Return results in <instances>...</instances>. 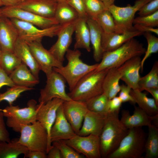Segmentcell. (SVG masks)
<instances>
[{"mask_svg": "<svg viewBox=\"0 0 158 158\" xmlns=\"http://www.w3.org/2000/svg\"><path fill=\"white\" fill-rule=\"evenodd\" d=\"M81 52L78 49H69L66 54L67 64L60 68L54 67L53 70L60 74L67 83L70 91L74 87L79 81L90 72L95 69L98 63L89 65L80 59Z\"/></svg>", "mask_w": 158, "mask_h": 158, "instance_id": "cell-3", "label": "cell"}, {"mask_svg": "<svg viewBox=\"0 0 158 158\" xmlns=\"http://www.w3.org/2000/svg\"><path fill=\"white\" fill-rule=\"evenodd\" d=\"M130 94L138 107L148 115L154 116L158 114V105L153 98L148 97L146 93L138 89H131Z\"/></svg>", "mask_w": 158, "mask_h": 158, "instance_id": "cell-30", "label": "cell"}, {"mask_svg": "<svg viewBox=\"0 0 158 158\" xmlns=\"http://www.w3.org/2000/svg\"><path fill=\"white\" fill-rule=\"evenodd\" d=\"M141 60L140 56L133 57L117 68L121 74L120 80L133 90L138 89Z\"/></svg>", "mask_w": 158, "mask_h": 158, "instance_id": "cell-17", "label": "cell"}, {"mask_svg": "<svg viewBox=\"0 0 158 158\" xmlns=\"http://www.w3.org/2000/svg\"><path fill=\"white\" fill-rule=\"evenodd\" d=\"M15 85L9 75L0 67V89L4 86L11 87Z\"/></svg>", "mask_w": 158, "mask_h": 158, "instance_id": "cell-47", "label": "cell"}, {"mask_svg": "<svg viewBox=\"0 0 158 158\" xmlns=\"http://www.w3.org/2000/svg\"><path fill=\"white\" fill-rule=\"evenodd\" d=\"M138 30L125 32L122 33H105L103 32L102 46L103 52L111 51L121 46L130 39L143 35Z\"/></svg>", "mask_w": 158, "mask_h": 158, "instance_id": "cell-23", "label": "cell"}, {"mask_svg": "<svg viewBox=\"0 0 158 158\" xmlns=\"http://www.w3.org/2000/svg\"><path fill=\"white\" fill-rule=\"evenodd\" d=\"M53 146L47 154V158H62L61 153L59 149Z\"/></svg>", "mask_w": 158, "mask_h": 158, "instance_id": "cell-50", "label": "cell"}, {"mask_svg": "<svg viewBox=\"0 0 158 158\" xmlns=\"http://www.w3.org/2000/svg\"><path fill=\"white\" fill-rule=\"evenodd\" d=\"M146 50L142 43L132 38L114 50L104 52L100 62L95 70L98 71L118 68L130 59L144 54Z\"/></svg>", "mask_w": 158, "mask_h": 158, "instance_id": "cell-2", "label": "cell"}, {"mask_svg": "<svg viewBox=\"0 0 158 158\" xmlns=\"http://www.w3.org/2000/svg\"><path fill=\"white\" fill-rule=\"evenodd\" d=\"M87 23L90 35V42L93 49V57L95 61L98 62L102 59L103 51L102 42L103 31L96 20L88 17Z\"/></svg>", "mask_w": 158, "mask_h": 158, "instance_id": "cell-25", "label": "cell"}, {"mask_svg": "<svg viewBox=\"0 0 158 158\" xmlns=\"http://www.w3.org/2000/svg\"><path fill=\"white\" fill-rule=\"evenodd\" d=\"M5 6H13L18 5L24 0H1Z\"/></svg>", "mask_w": 158, "mask_h": 158, "instance_id": "cell-51", "label": "cell"}, {"mask_svg": "<svg viewBox=\"0 0 158 158\" xmlns=\"http://www.w3.org/2000/svg\"><path fill=\"white\" fill-rule=\"evenodd\" d=\"M52 145L57 147L60 151L62 158H83V156L67 145L63 140L54 141Z\"/></svg>", "mask_w": 158, "mask_h": 158, "instance_id": "cell-40", "label": "cell"}, {"mask_svg": "<svg viewBox=\"0 0 158 158\" xmlns=\"http://www.w3.org/2000/svg\"><path fill=\"white\" fill-rule=\"evenodd\" d=\"M122 102L118 96L109 99L107 104V113L119 112Z\"/></svg>", "mask_w": 158, "mask_h": 158, "instance_id": "cell-46", "label": "cell"}, {"mask_svg": "<svg viewBox=\"0 0 158 158\" xmlns=\"http://www.w3.org/2000/svg\"><path fill=\"white\" fill-rule=\"evenodd\" d=\"M28 151L19 142L18 138L13 139L9 142L0 141V158H17Z\"/></svg>", "mask_w": 158, "mask_h": 158, "instance_id": "cell-31", "label": "cell"}, {"mask_svg": "<svg viewBox=\"0 0 158 158\" xmlns=\"http://www.w3.org/2000/svg\"><path fill=\"white\" fill-rule=\"evenodd\" d=\"M62 104L57 110L56 118L51 130V143L55 141L71 139L77 135L64 115Z\"/></svg>", "mask_w": 158, "mask_h": 158, "instance_id": "cell-18", "label": "cell"}, {"mask_svg": "<svg viewBox=\"0 0 158 158\" xmlns=\"http://www.w3.org/2000/svg\"><path fill=\"white\" fill-rule=\"evenodd\" d=\"M57 1H66V0H56Z\"/></svg>", "mask_w": 158, "mask_h": 158, "instance_id": "cell-57", "label": "cell"}, {"mask_svg": "<svg viewBox=\"0 0 158 158\" xmlns=\"http://www.w3.org/2000/svg\"><path fill=\"white\" fill-rule=\"evenodd\" d=\"M148 136L145 146V158L158 157V128L154 125L148 127Z\"/></svg>", "mask_w": 158, "mask_h": 158, "instance_id": "cell-32", "label": "cell"}, {"mask_svg": "<svg viewBox=\"0 0 158 158\" xmlns=\"http://www.w3.org/2000/svg\"><path fill=\"white\" fill-rule=\"evenodd\" d=\"M79 18L77 12L66 1H58L54 18L59 24L63 25L73 23Z\"/></svg>", "mask_w": 158, "mask_h": 158, "instance_id": "cell-29", "label": "cell"}, {"mask_svg": "<svg viewBox=\"0 0 158 158\" xmlns=\"http://www.w3.org/2000/svg\"><path fill=\"white\" fill-rule=\"evenodd\" d=\"M1 52H2V50L0 46V56L1 54Z\"/></svg>", "mask_w": 158, "mask_h": 158, "instance_id": "cell-55", "label": "cell"}, {"mask_svg": "<svg viewBox=\"0 0 158 158\" xmlns=\"http://www.w3.org/2000/svg\"><path fill=\"white\" fill-rule=\"evenodd\" d=\"M27 43L40 70L46 75L52 72L53 68H60L63 66V63L57 60L43 47L41 42Z\"/></svg>", "mask_w": 158, "mask_h": 158, "instance_id": "cell-14", "label": "cell"}, {"mask_svg": "<svg viewBox=\"0 0 158 158\" xmlns=\"http://www.w3.org/2000/svg\"><path fill=\"white\" fill-rule=\"evenodd\" d=\"M158 88V62L156 61L149 72L140 78L138 83V89L142 91L147 88Z\"/></svg>", "mask_w": 158, "mask_h": 158, "instance_id": "cell-35", "label": "cell"}, {"mask_svg": "<svg viewBox=\"0 0 158 158\" xmlns=\"http://www.w3.org/2000/svg\"><path fill=\"white\" fill-rule=\"evenodd\" d=\"M10 19L18 29L19 38L26 42H41L44 37H53L57 35L64 25L58 24L42 29L17 19Z\"/></svg>", "mask_w": 158, "mask_h": 158, "instance_id": "cell-9", "label": "cell"}, {"mask_svg": "<svg viewBox=\"0 0 158 158\" xmlns=\"http://www.w3.org/2000/svg\"><path fill=\"white\" fill-rule=\"evenodd\" d=\"M86 19L79 18L74 23L75 42L74 49H84L88 52L91 51L89 29Z\"/></svg>", "mask_w": 158, "mask_h": 158, "instance_id": "cell-26", "label": "cell"}, {"mask_svg": "<svg viewBox=\"0 0 158 158\" xmlns=\"http://www.w3.org/2000/svg\"><path fill=\"white\" fill-rule=\"evenodd\" d=\"M104 4L106 9L110 6L114 4L115 0H100Z\"/></svg>", "mask_w": 158, "mask_h": 158, "instance_id": "cell-53", "label": "cell"}, {"mask_svg": "<svg viewBox=\"0 0 158 158\" xmlns=\"http://www.w3.org/2000/svg\"><path fill=\"white\" fill-rule=\"evenodd\" d=\"M107 116V113L96 112L88 110L77 135L85 136L92 134L99 136L106 122Z\"/></svg>", "mask_w": 158, "mask_h": 158, "instance_id": "cell-20", "label": "cell"}, {"mask_svg": "<svg viewBox=\"0 0 158 158\" xmlns=\"http://www.w3.org/2000/svg\"><path fill=\"white\" fill-rule=\"evenodd\" d=\"M32 87H29L15 85L11 87L5 92L0 93V103L6 101L9 105H13V102L20 96L23 92L33 89Z\"/></svg>", "mask_w": 158, "mask_h": 158, "instance_id": "cell-37", "label": "cell"}, {"mask_svg": "<svg viewBox=\"0 0 158 158\" xmlns=\"http://www.w3.org/2000/svg\"><path fill=\"white\" fill-rule=\"evenodd\" d=\"M4 116L1 109H0V141L9 142L11 141L10 135L7 129Z\"/></svg>", "mask_w": 158, "mask_h": 158, "instance_id": "cell-45", "label": "cell"}, {"mask_svg": "<svg viewBox=\"0 0 158 158\" xmlns=\"http://www.w3.org/2000/svg\"><path fill=\"white\" fill-rule=\"evenodd\" d=\"M121 75L117 68L109 69L103 81V93L110 99L116 96L120 90L119 82Z\"/></svg>", "mask_w": 158, "mask_h": 158, "instance_id": "cell-28", "label": "cell"}, {"mask_svg": "<svg viewBox=\"0 0 158 158\" xmlns=\"http://www.w3.org/2000/svg\"><path fill=\"white\" fill-rule=\"evenodd\" d=\"M2 16L1 13V8H0V17Z\"/></svg>", "mask_w": 158, "mask_h": 158, "instance_id": "cell-56", "label": "cell"}, {"mask_svg": "<svg viewBox=\"0 0 158 158\" xmlns=\"http://www.w3.org/2000/svg\"><path fill=\"white\" fill-rule=\"evenodd\" d=\"M133 26L135 30L139 31L143 33L145 32H153L157 35H158V28L137 25H134Z\"/></svg>", "mask_w": 158, "mask_h": 158, "instance_id": "cell-49", "label": "cell"}, {"mask_svg": "<svg viewBox=\"0 0 158 158\" xmlns=\"http://www.w3.org/2000/svg\"><path fill=\"white\" fill-rule=\"evenodd\" d=\"M109 99L104 93L97 95L85 102L90 111L101 113H107L108 102Z\"/></svg>", "mask_w": 158, "mask_h": 158, "instance_id": "cell-36", "label": "cell"}, {"mask_svg": "<svg viewBox=\"0 0 158 158\" xmlns=\"http://www.w3.org/2000/svg\"><path fill=\"white\" fill-rule=\"evenodd\" d=\"M62 105L66 118L77 134L88 111L85 103L71 100L64 101Z\"/></svg>", "mask_w": 158, "mask_h": 158, "instance_id": "cell-15", "label": "cell"}, {"mask_svg": "<svg viewBox=\"0 0 158 158\" xmlns=\"http://www.w3.org/2000/svg\"><path fill=\"white\" fill-rule=\"evenodd\" d=\"M63 140L87 158L101 157L99 136L92 134L85 136L77 134L71 139Z\"/></svg>", "mask_w": 158, "mask_h": 158, "instance_id": "cell-13", "label": "cell"}, {"mask_svg": "<svg viewBox=\"0 0 158 158\" xmlns=\"http://www.w3.org/2000/svg\"><path fill=\"white\" fill-rule=\"evenodd\" d=\"M57 3L56 0H24L16 6L41 16L54 18Z\"/></svg>", "mask_w": 158, "mask_h": 158, "instance_id": "cell-21", "label": "cell"}, {"mask_svg": "<svg viewBox=\"0 0 158 158\" xmlns=\"http://www.w3.org/2000/svg\"><path fill=\"white\" fill-rule=\"evenodd\" d=\"M143 35L147 40L148 46L145 55L141 61V72L143 71L144 65L147 59L152 54L157 53L158 51V38L150 32H145Z\"/></svg>", "mask_w": 158, "mask_h": 158, "instance_id": "cell-38", "label": "cell"}, {"mask_svg": "<svg viewBox=\"0 0 158 158\" xmlns=\"http://www.w3.org/2000/svg\"><path fill=\"white\" fill-rule=\"evenodd\" d=\"M133 24L154 28L158 26V11L150 15L134 18Z\"/></svg>", "mask_w": 158, "mask_h": 158, "instance_id": "cell-41", "label": "cell"}, {"mask_svg": "<svg viewBox=\"0 0 158 158\" xmlns=\"http://www.w3.org/2000/svg\"><path fill=\"white\" fill-rule=\"evenodd\" d=\"M95 70L82 78L73 89L67 93L72 100L85 102L103 93V82L109 69L98 71Z\"/></svg>", "mask_w": 158, "mask_h": 158, "instance_id": "cell-4", "label": "cell"}, {"mask_svg": "<svg viewBox=\"0 0 158 158\" xmlns=\"http://www.w3.org/2000/svg\"><path fill=\"white\" fill-rule=\"evenodd\" d=\"M20 133L18 141L29 150L40 151L47 153L48 134L39 121L23 126Z\"/></svg>", "mask_w": 158, "mask_h": 158, "instance_id": "cell-7", "label": "cell"}, {"mask_svg": "<svg viewBox=\"0 0 158 158\" xmlns=\"http://www.w3.org/2000/svg\"><path fill=\"white\" fill-rule=\"evenodd\" d=\"M4 6L1 0H0V7Z\"/></svg>", "mask_w": 158, "mask_h": 158, "instance_id": "cell-54", "label": "cell"}, {"mask_svg": "<svg viewBox=\"0 0 158 158\" xmlns=\"http://www.w3.org/2000/svg\"><path fill=\"white\" fill-rule=\"evenodd\" d=\"M152 0H137L133 6L128 4L124 7L113 4L107 9L111 14L117 28L121 33L133 31L136 30L133 25L135 13L144 5Z\"/></svg>", "mask_w": 158, "mask_h": 158, "instance_id": "cell-8", "label": "cell"}, {"mask_svg": "<svg viewBox=\"0 0 158 158\" xmlns=\"http://www.w3.org/2000/svg\"><path fill=\"white\" fill-rule=\"evenodd\" d=\"M145 90L150 93L158 105V88L152 87L145 89Z\"/></svg>", "mask_w": 158, "mask_h": 158, "instance_id": "cell-52", "label": "cell"}, {"mask_svg": "<svg viewBox=\"0 0 158 158\" xmlns=\"http://www.w3.org/2000/svg\"><path fill=\"white\" fill-rule=\"evenodd\" d=\"M74 32V23L64 25L57 35L56 42L49 50L57 60L63 63L64 56L72 42Z\"/></svg>", "mask_w": 158, "mask_h": 158, "instance_id": "cell-16", "label": "cell"}, {"mask_svg": "<svg viewBox=\"0 0 158 158\" xmlns=\"http://www.w3.org/2000/svg\"><path fill=\"white\" fill-rule=\"evenodd\" d=\"M22 63L14 52L2 51L0 56V67L8 75Z\"/></svg>", "mask_w": 158, "mask_h": 158, "instance_id": "cell-34", "label": "cell"}, {"mask_svg": "<svg viewBox=\"0 0 158 158\" xmlns=\"http://www.w3.org/2000/svg\"><path fill=\"white\" fill-rule=\"evenodd\" d=\"M133 113L131 115L128 110H123L121 111L120 120L127 129L136 127H148L152 126V122L156 116L148 115L138 107L134 106ZM158 115V114H157Z\"/></svg>", "mask_w": 158, "mask_h": 158, "instance_id": "cell-22", "label": "cell"}, {"mask_svg": "<svg viewBox=\"0 0 158 158\" xmlns=\"http://www.w3.org/2000/svg\"><path fill=\"white\" fill-rule=\"evenodd\" d=\"M24 158H47V154L45 152L40 151L29 150L24 155Z\"/></svg>", "mask_w": 158, "mask_h": 158, "instance_id": "cell-48", "label": "cell"}, {"mask_svg": "<svg viewBox=\"0 0 158 158\" xmlns=\"http://www.w3.org/2000/svg\"><path fill=\"white\" fill-rule=\"evenodd\" d=\"M15 85L32 87L39 83L27 66L22 63L9 75Z\"/></svg>", "mask_w": 158, "mask_h": 158, "instance_id": "cell-27", "label": "cell"}, {"mask_svg": "<svg viewBox=\"0 0 158 158\" xmlns=\"http://www.w3.org/2000/svg\"><path fill=\"white\" fill-rule=\"evenodd\" d=\"M158 0H152L146 4L139 10V16L151 15L158 11Z\"/></svg>", "mask_w": 158, "mask_h": 158, "instance_id": "cell-42", "label": "cell"}, {"mask_svg": "<svg viewBox=\"0 0 158 158\" xmlns=\"http://www.w3.org/2000/svg\"><path fill=\"white\" fill-rule=\"evenodd\" d=\"M88 17L95 19L97 16L106 9L100 0H83Z\"/></svg>", "mask_w": 158, "mask_h": 158, "instance_id": "cell-39", "label": "cell"}, {"mask_svg": "<svg viewBox=\"0 0 158 158\" xmlns=\"http://www.w3.org/2000/svg\"><path fill=\"white\" fill-rule=\"evenodd\" d=\"M146 133L142 127L128 129L118 148L108 158H141L145 151Z\"/></svg>", "mask_w": 158, "mask_h": 158, "instance_id": "cell-5", "label": "cell"}, {"mask_svg": "<svg viewBox=\"0 0 158 158\" xmlns=\"http://www.w3.org/2000/svg\"><path fill=\"white\" fill-rule=\"evenodd\" d=\"M46 75V84L40 90L39 103L45 104L54 98L64 101L72 100L66 91V81L60 74L53 70Z\"/></svg>", "mask_w": 158, "mask_h": 158, "instance_id": "cell-10", "label": "cell"}, {"mask_svg": "<svg viewBox=\"0 0 158 158\" xmlns=\"http://www.w3.org/2000/svg\"><path fill=\"white\" fill-rule=\"evenodd\" d=\"M66 1L77 12L80 18L87 19L83 0H66Z\"/></svg>", "mask_w": 158, "mask_h": 158, "instance_id": "cell-43", "label": "cell"}, {"mask_svg": "<svg viewBox=\"0 0 158 158\" xmlns=\"http://www.w3.org/2000/svg\"><path fill=\"white\" fill-rule=\"evenodd\" d=\"M14 53L23 63L30 68L35 76L39 80V74L41 70L27 43L18 38L15 45Z\"/></svg>", "mask_w": 158, "mask_h": 158, "instance_id": "cell-24", "label": "cell"}, {"mask_svg": "<svg viewBox=\"0 0 158 158\" xmlns=\"http://www.w3.org/2000/svg\"><path fill=\"white\" fill-rule=\"evenodd\" d=\"M19 38L18 29L11 19L0 17V46L2 51L14 52L16 43Z\"/></svg>", "mask_w": 158, "mask_h": 158, "instance_id": "cell-19", "label": "cell"}, {"mask_svg": "<svg viewBox=\"0 0 158 158\" xmlns=\"http://www.w3.org/2000/svg\"><path fill=\"white\" fill-rule=\"evenodd\" d=\"M105 33H122L117 28L111 13L106 9L97 15L95 19Z\"/></svg>", "mask_w": 158, "mask_h": 158, "instance_id": "cell-33", "label": "cell"}, {"mask_svg": "<svg viewBox=\"0 0 158 158\" xmlns=\"http://www.w3.org/2000/svg\"><path fill=\"white\" fill-rule=\"evenodd\" d=\"M131 89L127 85L123 84L120 85V90L118 97L122 103L129 102L135 104V101L130 94Z\"/></svg>", "mask_w": 158, "mask_h": 158, "instance_id": "cell-44", "label": "cell"}, {"mask_svg": "<svg viewBox=\"0 0 158 158\" xmlns=\"http://www.w3.org/2000/svg\"><path fill=\"white\" fill-rule=\"evenodd\" d=\"M119 112L107 113V118L99 136L101 157L107 158L119 146L128 129L119 118Z\"/></svg>", "mask_w": 158, "mask_h": 158, "instance_id": "cell-1", "label": "cell"}, {"mask_svg": "<svg viewBox=\"0 0 158 158\" xmlns=\"http://www.w3.org/2000/svg\"><path fill=\"white\" fill-rule=\"evenodd\" d=\"M2 16L15 18L32 24L41 29H45L59 24L54 18L40 16L17 6H5L1 8Z\"/></svg>", "mask_w": 158, "mask_h": 158, "instance_id": "cell-11", "label": "cell"}, {"mask_svg": "<svg viewBox=\"0 0 158 158\" xmlns=\"http://www.w3.org/2000/svg\"><path fill=\"white\" fill-rule=\"evenodd\" d=\"M27 107L21 108L18 106L9 105L1 109L4 117L6 118V124L14 131L20 132L24 125L32 124L37 121V102L33 99L29 100Z\"/></svg>", "mask_w": 158, "mask_h": 158, "instance_id": "cell-6", "label": "cell"}, {"mask_svg": "<svg viewBox=\"0 0 158 158\" xmlns=\"http://www.w3.org/2000/svg\"><path fill=\"white\" fill-rule=\"evenodd\" d=\"M64 101L61 99L54 98L46 103H39L37 105V121L44 128L48 134L47 154L53 146L50 140V133L56 118L57 110Z\"/></svg>", "mask_w": 158, "mask_h": 158, "instance_id": "cell-12", "label": "cell"}]
</instances>
